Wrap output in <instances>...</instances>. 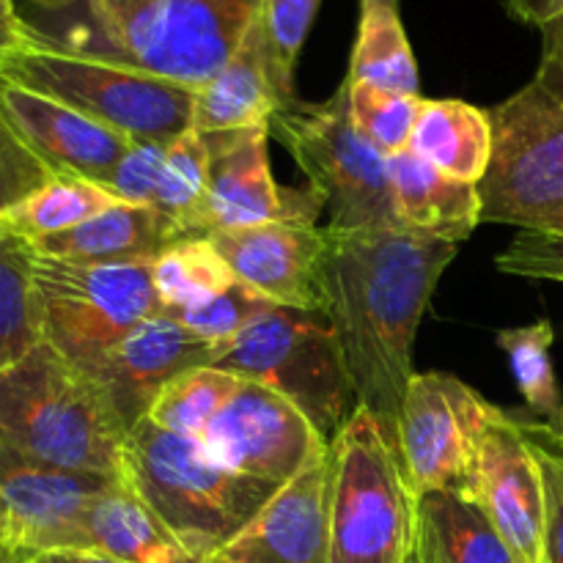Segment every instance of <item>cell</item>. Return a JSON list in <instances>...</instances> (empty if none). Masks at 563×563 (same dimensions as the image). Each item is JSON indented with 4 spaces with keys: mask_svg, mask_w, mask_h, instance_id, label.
Listing matches in <instances>:
<instances>
[{
    "mask_svg": "<svg viewBox=\"0 0 563 563\" xmlns=\"http://www.w3.org/2000/svg\"><path fill=\"white\" fill-rule=\"evenodd\" d=\"M328 229V225H324ZM460 245L405 225L328 229L319 262V311L339 341L357 407L396 438L412 372V341L438 280Z\"/></svg>",
    "mask_w": 563,
    "mask_h": 563,
    "instance_id": "obj_1",
    "label": "cell"
},
{
    "mask_svg": "<svg viewBox=\"0 0 563 563\" xmlns=\"http://www.w3.org/2000/svg\"><path fill=\"white\" fill-rule=\"evenodd\" d=\"M126 432L108 394L47 341L0 374V443L20 454L124 478Z\"/></svg>",
    "mask_w": 563,
    "mask_h": 563,
    "instance_id": "obj_2",
    "label": "cell"
},
{
    "mask_svg": "<svg viewBox=\"0 0 563 563\" xmlns=\"http://www.w3.org/2000/svg\"><path fill=\"white\" fill-rule=\"evenodd\" d=\"M124 482L198 563L278 493L275 484L229 471L198 440L165 432L148 418L126 432Z\"/></svg>",
    "mask_w": 563,
    "mask_h": 563,
    "instance_id": "obj_3",
    "label": "cell"
},
{
    "mask_svg": "<svg viewBox=\"0 0 563 563\" xmlns=\"http://www.w3.org/2000/svg\"><path fill=\"white\" fill-rule=\"evenodd\" d=\"M493 163L478 181L482 223L563 236V49L542 36L531 80L489 110Z\"/></svg>",
    "mask_w": 563,
    "mask_h": 563,
    "instance_id": "obj_4",
    "label": "cell"
},
{
    "mask_svg": "<svg viewBox=\"0 0 563 563\" xmlns=\"http://www.w3.org/2000/svg\"><path fill=\"white\" fill-rule=\"evenodd\" d=\"M97 58L201 88L240 49L264 0H88Z\"/></svg>",
    "mask_w": 563,
    "mask_h": 563,
    "instance_id": "obj_5",
    "label": "cell"
},
{
    "mask_svg": "<svg viewBox=\"0 0 563 563\" xmlns=\"http://www.w3.org/2000/svg\"><path fill=\"white\" fill-rule=\"evenodd\" d=\"M418 520L396 438L355 407L330 443V563H405Z\"/></svg>",
    "mask_w": 563,
    "mask_h": 563,
    "instance_id": "obj_6",
    "label": "cell"
},
{
    "mask_svg": "<svg viewBox=\"0 0 563 563\" xmlns=\"http://www.w3.org/2000/svg\"><path fill=\"white\" fill-rule=\"evenodd\" d=\"M0 75L137 143H174L192 130L196 88L64 47L36 31Z\"/></svg>",
    "mask_w": 563,
    "mask_h": 563,
    "instance_id": "obj_7",
    "label": "cell"
},
{
    "mask_svg": "<svg viewBox=\"0 0 563 563\" xmlns=\"http://www.w3.org/2000/svg\"><path fill=\"white\" fill-rule=\"evenodd\" d=\"M209 366L273 388L333 443L355 412V390L322 311L269 308L229 341L212 344Z\"/></svg>",
    "mask_w": 563,
    "mask_h": 563,
    "instance_id": "obj_8",
    "label": "cell"
},
{
    "mask_svg": "<svg viewBox=\"0 0 563 563\" xmlns=\"http://www.w3.org/2000/svg\"><path fill=\"white\" fill-rule=\"evenodd\" d=\"M269 135L289 148L308 187L322 198L328 229L399 225L388 157L352 126L346 82L322 104L286 102L269 121Z\"/></svg>",
    "mask_w": 563,
    "mask_h": 563,
    "instance_id": "obj_9",
    "label": "cell"
},
{
    "mask_svg": "<svg viewBox=\"0 0 563 563\" xmlns=\"http://www.w3.org/2000/svg\"><path fill=\"white\" fill-rule=\"evenodd\" d=\"M44 341L88 372L124 335L163 311L152 264H82L36 256Z\"/></svg>",
    "mask_w": 563,
    "mask_h": 563,
    "instance_id": "obj_10",
    "label": "cell"
},
{
    "mask_svg": "<svg viewBox=\"0 0 563 563\" xmlns=\"http://www.w3.org/2000/svg\"><path fill=\"white\" fill-rule=\"evenodd\" d=\"M500 407L449 374H416L396 423L401 467L416 498L467 493Z\"/></svg>",
    "mask_w": 563,
    "mask_h": 563,
    "instance_id": "obj_11",
    "label": "cell"
},
{
    "mask_svg": "<svg viewBox=\"0 0 563 563\" xmlns=\"http://www.w3.org/2000/svg\"><path fill=\"white\" fill-rule=\"evenodd\" d=\"M198 443L229 471L275 487L291 482L328 445L286 396L247 379Z\"/></svg>",
    "mask_w": 563,
    "mask_h": 563,
    "instance_id": "obj_12",
    "label": "cell"
},
{
    "mask_svg": "<svg viewBox=\"0 0 563 563\" xmlns=\"http://www.w3.org/2000/svg\"><path fill=\"white\" fill-rule=\"evenodd\" d=\"M124 478L47 465L0 443V498L11 520L14 550L88 548V515Z\"/></svg>",
    "mask_w": 563,
    "mask_h": 563,
    "instance_id": "obj_13",
    "label": "cell"
},
{
    "mask_svg": "<svg viewBox=\"0 0 563 563\" xmlns=\"http://www.w3.org/2000/svg\"><path fill=\"white\" fill-rule=\"evenodd\" d=\"M471 495L520 563H548V500L533 443L515 412L495 418L478 454Z\"/></svg>",
    "mask_w": 563,
    "mask_h": 563,
    "instance_id": "obj_14",
    "label": "cell"
},
{
    "mask_svg": "<svg viewBox=\"0 0 563 563\" xmlns=\"http://www.w3.org/2000/svg\"><path fill=\"white\" fill-rule=\"evenodd\" d=\"M269 130H236L203 135L209 143V190L207 229L302 220L317 223L324 212L322 198L313 187H278L267 157Z\"/></svg>",
    "mask_w": 563,
    "mask_h": 563,
    "instance_id": "obj_15",
    "label": "cell"
},
{
    "mask_svg": "<svg viewBox=\"0 0 563 563\" xmlns=\"http://www.w3.org/2000/svg\"><path fill=\"white\" fill-rule=\"evenodd\" d=\"M203 563H330V445Z\"/></svg>",
    "mask_w": 563,
    "mask_h": 563,
    "instance_id": "obj_16",
    "label": "cell"
},
{
    "mask_svg": "<svg viewBox=\"0 0 563 563\" xmlns=\"http://www.w3.org/2000/svg\"><path fill=\"white\" fill-rule=\"evenodd\" d=\"M240 284L273 306L319 311V262L328 229L302 220L223 229L209 234Z\"/></svg>",
    "mask_w": 563,
    "mask_h": 563,
    "instance_id": "obj_17",
    "label": "cell"
},
{
    "mask_svg": "<svg viewBox=\"0 0 563 563\" xmlns=\"http://www.w3.org/2000/svg\"><path fill=\"white\" fill-rule=\"evenodd\" d=\"M0 113L53 174L108 181L132 148V137L80 110L0 75Z\"/></svg>",
    "mask_w": 563,
    "mask_h": 563,
    "instance_id": "obj_18",
    "label": "cell"
},
{
    "mask_svg": "<svg viewBox=\"0 0 563 563\" xmlns=\"http://www.w3.org/2000/svg\"><path fill=\"white\" fill-rule=\"evenodd\" d=\"M209 361L212 344L181 328L170 313L159 311L124 335L86 374L108 394L124 427L132 429L146 418L165 385L179 374L209 366Z\"/></svg>",
    "mask_w": 563,
    "mask_h": 563,
    "instance_id": "obj_19",
    "label": "cell"
},
{
    "mask_svg": "<svg viewBox=\"0 0 563 563\" xmlns=\"http://www.w3.org/2000/svg\"><path fill=\"white\" fill-rule=\"evenodd\" d=\"M185 231L154 207L119 203L86 223L44 236L36 256L66 258L82 264H154V258L181 240Z\"/></svg>",
    "mask_w": 563,
    "mask_h": 563,
    "instance_id": "obj_20",
    "label": "cell"
},
{
    "mask_svg": "<svg viewBox=\"0 0 563 563\" xmlns=\"http://www.w3.org/2000/svg\"><path fill=\"white\" fill-rule=\"evenodd\" d=\"M284 104L269 75L267 49L256 22L229 64L212 80L196 88L192 132L218 135V132L258 130V126L269 130V121Z\"/></svg>",
    "mask_w": 563,
    "mask_h": 563,
    "instance_id": "obj_21",
    "label": "cell"
},
{
    "mask_svg": "<svg viewBox=\"0 0 563 563\" xmlns=\"http://www.w3.org/2000/svg\"><path fill=\"white\" fill-rule=\"evenodd\" d=\"M396 220L416 234L462 245L482 223L478 185L443 174L410 148L388 157Z\"/></svg>",
    "mask_w": 563,
    "mask_h": 563,
    "instance_id": "obj_22",
    "label": "cell"
},
{
    "mask_svg": "<svg viewBox=\"0 0 563 563\" xmlns=\"http://www.w3.org/2000/svg\"><path fill=\"white\" fill-rule=\"evenodd\" d=\"M410 152L460 181H478L493 163L489 110L462 99H423Z\"/></svg>",
    "mask_w": 563,
    "mask_h": 563,
    "instance_id": "obj_23",
    "label": "cell"
},
{
    "mask_svg": "<svg viewBox=\"0 0 563 563\" xmlns=\"http://www.w3.org/2000/svg\"><path fill=\"white\" fill-rule=\"evenodd\" d=\"M88 548L121 563H198L126 482L102 495L88 515Z\"/></svg>",
    "mask_w": 563,
    "mask_h": 563,
    "instance_id": "obj_24",
    "label": "cell"
},
{
    "mask_svg": "<svg viewBox=\"0 0 563 563\" xmlns=\"http://www.w3.org/2000/svg\"><path fill=\"white\" fill-rule=\"evenodd\" d=\"M121 201L102 181L82 179V176L55 174L42 187L22 198L20 203L0 214V236L36 245L44 236L60 234L66 229L86 223Z\"/></svg>",
    "mask_w": 563,
    "mask_h": 563,
    "instance_id": "obj_25",
    "label": "cell"
},
{
    "mask_svg": "<svg viewBox=\"0 0 563 563\" xmlns=\"http://www.w3.org/2000/svg\"><path fill=\"white\" fill-rule=\"evenodd\" d=\"M346 80L421 97V77L410 38L401 25L399 0H361L357 38Z\"/></svg>",
    "mask_w": 563,
    "mask_h": 563,
    "instance_id": "obj_26",
    "label": "cell"
},
{
    "mask_svg": "<svg viewBox=\"0 0 563 563\" xmlns=\"http://www.w3.org/2000/svg\"><path fill=\"white\" fill-rule=\"evenodd\" d=\"M42 341L36 251L14 236H0V374Z\"/></svg>",
    "mask_w": 563,
    "mask_h": 563,
    "instance_id": "obj_27",
    "label": "cell"
},
{
    "mask_svg": "<svg viewBox=\"0 0 563 563\" xmlns=\"http://www.w3.org/2000/svg\"><path fill=\"white\" fill-rule=\"evenodd\" d=\"M421 515L432 528L443 563H520L471 495H423Z\"/></svg>",
    "mask_w": 563,
    "mask_h": 563,
    "instance_id": "obj_28",
    "label": "cell"
},
{
    "mask_svg": "<svg viewBox=\"0 0 563 563\" xmlns=\"http://www.w3.org/2000/svg\"><path fill=\"white\" fill-rule=\"evenodd\" d=\"M154 289L163 311L201 306L236 284L223 253L209 236H181L152 264Z\"/></svg>",
    "mask_w": 563,
    "mask_h": 563,
    "instance_id": "obj_29",
    "label": "cell"
},
{
    "mask_svg": "<svg viewBox=\"0 0 563 563\" xmlns=\"http://www.w3.org/2000/svg\"><path fill=\"white\" fill-rule=\"evenodd\" d=\"M207 190L209 143L207 137L190 130L165 146L152 207L174 220L185 236H209Z\"/></svg>",
    "mask_w": 563,
    "mask_h": 563,
    "instance_id": "obj_30",
    "label": "cell"
},
{
    "mask_svg": "<svg viewBox=\"0 0 563 563\" xmlns=\"http://www.w3.org/2000/svg\"><path fill=\"white\" fill-rule=\"evenodd\" d=\"M240 385V377L220 372L214 366L192 368V372L179 374L174 383L165 385L163 394L148 407L146 418L165 432L201 440V434L229 405Z\"/></svg>",
    "mask_w": 563,
    "mask_h": 563,
    "instance_id": "obj_31",
    "label": "cell"
},
{
    "mask_svg": "<svg viewBox=\"0 0 563 563\" xmlns=\"http://www.w3.org/2000/svg\"><path fill=\"white\" fill-rule=\"evenodd\" d=\"M553 341L555 330L550 319H539V322L500 330L498 333V346L509 357L517 388H520L528 407L537 416H542V421L544 418H553L563 407L553 357H550Z\"/></svg>",
    "mask_w": 563,
    "mask_h": 563,
    "instance_id": "obj_32",
    "label": "cell"
},
{
    "mask_svg": "<svg viewBox=\"0 0 563 563\" xmlns=\"http://www.w3.org/2000/svg\"><path fill=\"white\" fill-rule=\"evenodd\" d=\"M350 121L372 146H377L385 157H394L410 148L412 130L421 113L423 97L385 91V88L350 82Z\"/></svg>",
    "mask_w": 563,
    "mask_h": 563,
    "instance_id": "obj_33",
    "label": "cell"
},
{
    "mask_svg": "<svg viewBox=\"0 0 563 563\" xmlns=\"http://www.w3.org/2000/svg\"><path fill=\"white\" fill-rule=\"evenodd\" d=\"M322 0H264L258 27H262L264 49H267L269 75L280 99L291 102L295 97V69L308 31L313 25Z\"/></svg>",
    "mask_w": 563,
    "mask_h": 563,
    "instance_id": "obj_34",
    "label": "cell"
},
{
    "mask_svg": "<svg viewBox=\"0 0 563 563\" xmlns=\"http://www.w3.org/2000/svg\"><path fill=\"white\" fill-rule=\"evenodd\" d=\"M275 308L273 302L264 300L253 289L236 280L229 291L218 295L214 300L201 302V306L181 308V311H165L176 319L185 330L198 335L207 344H220V341L234 339L240 330H245L253 319Z\"/></svg>",
    "mask_w": 563,
    "mask_h": 563,
    "instance_id": "obj_35",
    "label": "cell"
},
{
    "mask_svg": "<svg viewBox=\"0 0 563 563\" xmlns=\"http://www.w3.org/2000/svg\"><path fill=\"white\" fill-rule=\"evenodd\" d=\"M53 176V170L27 148L9 119L0 113V214L9 212Z\"/></svg>",
    "mask_w": 563,
    "mask_h": 563,
    "instance_id": "obj_36",
    "label": "cell"
},
{
    "mask_svg": "<svg viewBox=\"0 0 563 563\" xmlns=\"http://www.w3.org/2000/svg\"><path fill=\"white\" fill-rule=\"evenodd\" d=\"M500 273L563 284V236L520 231L495 258Z\"/></svg>",
    "mask_w": 563,
    "mask_h": 563,
    "instance_id": "obj_37",
    "label": "cell"
},
{
    "mask_svg": "<svg viewBox=\"0 0 563 563\" xmlns=\"http://www.w3.org/2000/svg\"><path fill=\"white\" fill-rule=\"evenodd\" d=\"M165 146L168 143H132L130 152L124 154L110 179L104 185L115 192L124 203L135 207H152L154 187H157L159 165H163Z\"/></svg>",
    "mask_w": 563,
    "mask_h": 563,
    "instance_id": "obj_38",
    "label": "cell"
},
{
    "mask_svg": "<svg viewBox=\"0 0 563 563\" xmlns=\"http://www.w3.org/2000/svg\"><path fill=\"white\" fill-rule=\"evenodd\" d=\"M533 451H537L539 467H542L544 500H548V563H563V460L555 449H550L542 440L531 438Z\"/></svg>",
    "mask_w": 563,
    "mask_h": 563,
    "instance_id": "obj_39",
    "label": "cell"
},
{
    "mask_svg": "<svg viewBox=\"0 0 563 563\" xmlns=\"http://www.w3.org/2000/svg\"><path fill=\"white\" fill-rule=\"evenodd\" d=\"M511 20L544 31L563 22V0H500Z\"/></svg>",
    "mask_w": 563,
    "mask_h": 563,
    "instance_id": "obj_40",
    "label": "cell"
},
{
    "mask_svg": "<svg viewBox=\"0 0 563 563\" xmlns=\"http://www.w3.org/2000/svg\"><path fill=\"white\" fill-rule=\"evenodd\" d=\"M33 31L16 14L14 0H0V71L3 66L31 42Z\"/></svg>",
    "mask_w": 563,
    "mask_h": 563,
    "instance_id": "obj_41",
    "label": "cell"
},
{
    "mask_svg": "<svg viewBox=\"0 0 563 563\" xmlns=\"http://www.w3.org/2000/svg\"><path fill=\"white\" fill-rule=\"evenodd\" d=\"M25 563H121L99 550L86 548H64V550H42V553H27Z\"/></svg>",
    "mask_w": 563,
    "mask_h": 563,
    "instance_id": "obj_42",
    "label": "cell"
},
{
    "mask_svg": "<svg viewBox=\"0 0 563 563\" xmlns=\"http://www.w3.org/2000/svg\"><path fill=\"white\" fill-rule=\"evenodd\" d=\"M405 563H443L440 561L438 544H434L432 528H429V522L423 520V515H421V520H418L416 539H412V548H410V553H407Z\"/></svg>",
    "mask_w": 563,
    "mask_h": 563,
    "instance_id": "obj_43",
    "label": "cell"
},
{
    "mask_svg": "<svg viewBox=\"0 0 563 563\" xmlns=\"http://www.w3.org/2000/svg\"><path fill=\"white\" fill-rule=\"evenodd\" d=\"M526 421L531 423V427L537 429V432L548 434V438L561 440V443H563V407H561L559 412H555L553 418H544V421H537V418H526Z\"/></svg>",
    "mask_w": 563,
    "mask_h": 563,
    "instance_id": "obj_44",
    "label": "cell"
},
{
    "mask_svg": "<svg viewBox=\"0 0 563 563\" xmlns=\"http://www.w3.org/2000/svg\"><path fill=\"white\" fill-rule=\"evenodd\" d=\"M515 416H517V412H515ZM517 421H520L522 432H526V434H531V438H537V440H542V443H548L550 449H555V451H559V454H561V460H563V443H561V440H553V438H548V434L537 432V429H533L531 423H528L526 418H522V416H517Z\"/></svg>",
    "mask_w": 563,
    "mask_h": 563,
    "instance_id": "obj_45",
    "label": "cell"
},
{
    "mask_svg": "<svg viewBox=\"0 0 563 563\" xmlns=\"http://www.w3.org/2000/svg\"><path fill=\"white\" fill-rule=\"evenodd\" d=\"M0 544L14 548V539H11V520H9V511H5L3 498H0Z\"/></svg>",
    "mask_w": 563,
    "mask_h": 563,
    "instance_id": "obj_46",
    "label": "cell"
},
{
    "mask_svg": "<svg viewBox=\"0 0 563 563\" xmlns=\"http://www.w3.org/2000/svg\"><path fill=\"white\" fill-rule=\"evenodd\" d=\"M0 563H25V555H22L20 550L0 544Z\"/></svg>",
    "mask_w": 563,
    "mask_h": 563,
    "instance_id": "obj_47",
    "label": "cell"
},
{
    "mask_svg": "<svg viewBox=\"0 0 563 563\" xmlns=\"http://www.w3.org/2000/svg\"><path fill=\"white\" fill-rule=\"evenodd\" d=\"M542 36L553 38V42L559 44V47L563 49V22H559V25H550V27H544V31H542Z\"/></svg>",
    "mask_w": 563,
    "mask_h": 563,
    "instance_id": "obj_48",
    "label": "cell"
},
{
    "mask_svg": "<svg viewBox=\"0 0 563 563\" xmlns=\"http://www.w3.org/2000/svg\"><path fill=\"white\" fill-rule=\"evenodd\" d=\"M31 3H36V5H47V9H55V5L69 3V0H31Z\"/></svg>",
    "mask_w": 563,
    "mask_h": 563,
    "instance_id": "obj_49",
    "label": "cell"
}]
</instances>
